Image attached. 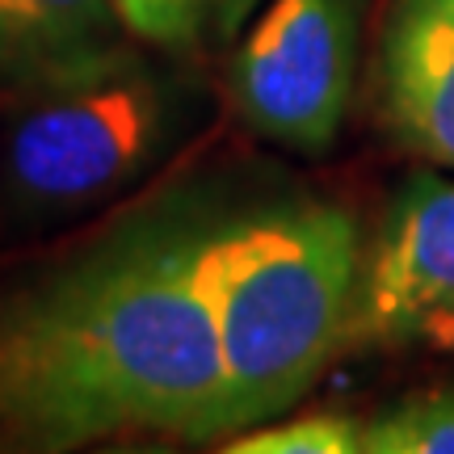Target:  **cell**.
Returning a JSON list of instances; mask_svg holds the SVG:
<instances>
[{"mask_svg":"<svg viewBox=\"0 0 454 454\" xmlns=\"http://www.w3.org/2000/svg\"><path fill=\"white\" fill-rule=\"evenodd\" d=\"M454 333V177L417 173L387 202L362 257L354 340L404 345Z\"/></svg>","mask_w":454,"mask_h":454,"instance_id":"5","label":"cell"},{"mask_svg":"<svg viewBox=\"0 0 454 454\" xmlns=\"http://www.w3.org/2000/svg\"><path fill=\"white\" fill-rule=\"evenodd\" d=\"M357 30L362 0H270L227 67L244 127L299 156L328 152L354 93Z\"/></svg>","mask_w":454,"mask_h":454,"instance_id":"4","label":"cell"},{"mask_svg":"<svg viewBox=\"0 0 454 454\" xmlns=\"http://www.w3.org/2000/svg\"><path fill=\"white\" fill-rule=\"evenodd\" d=\"M366 421L340 417V412H308L291 421L253 425L236 438H227L219 450L227 454H357L362 450Z\"/></svg>","mask_w":454,"mask_h":454,"instance_id":"10","label":"cell"},{"mask_svg":"<svg viewBox=\"0 0 454 454\" xmlns=\"http://www.w3.org/2000/svg\"><path fill=\"white\" fill-rule=\"evenodd\" d=\"M135 47L118 0H0V93L21 98Z\"/></svg>","mask_w":454,"mask_h":454,"instance_id":"7","label":"cell"},{"mask_svg":"<svg viewBox=\"0 0 454 454\" xmlns=\"http://www.w3.org/2000/svg\"><path fill=\"white\" fill-rule=\"evenodd\" d=\"M194 219L139 215L0 286V454L130 434L223 438V357Z\"/></svg>","mask_w":454,"mask_h":454,"instance_id":"1","label":"cell"},{"mask_svg":"<svg viewBox=\"0 0 454 454\" xmlns=\"http://www.w3.org/2000/svg\"><path fill=\"white\" fill-rule=\"evenodd\" d=\"M366 454H454V383L404 395L362 434Z\"/></svg>","mask_w":454,"mask_h":454,"instance_id":"9","label":"cell"},{"mask_svg":"<svg viewBox=\"0 0 454 454\" xmlns=\"http://www.w3.org/2000/svg\"><path fill=\"white\" fill-rule=\"evenodd\" d=\"M379 110L421 160L454 168V0H395L379 43Z\"/></svg>","mask_w":454,"mask_h":454,"instance_id":"6","label":"cell"},{"mask_svg":"<svg viewBox=\"0 0 454 454\" xmlns=\"http://www.w3.org/2000/svg\"><path fill=\"white\" fill-rule=\"evenodd\" d=\"M202 118L207 89L139 47L21 93L0 139V207L26 227L98 211L156 173Z\"/></svg>","mask_w":454,"mask_h":454,"instance_id":"3","label":"cell"},{"mask_svg":"<svg viewBox=\"0 0 454 454\" xmlns=\"http://www.w3.org/2000/svg\"><path fill=\"white\" fill-rule=\"evenodd\" d=\"M198 282L223 357V438L291 412L354 340L366 244L325 198L194 219Z\"/></svg>","mask_w":454,"mask_h":454,"instance_id":"2","label":"cell"},{"mask_svg":"<svg viewBox=\"0 0 454 454\" xmlns=\"http://www.w3.org/2000/svg\"><path fill=\"white\" fill-rule=\"evenodd\" d=\"M248 9L253 0H118L130 38L160 55L223 43L227 34L240 30Z\"/></svg>","mask_w":454,"mask_h":454,"instance_id":"8","label":"cell"}]
</instances>
